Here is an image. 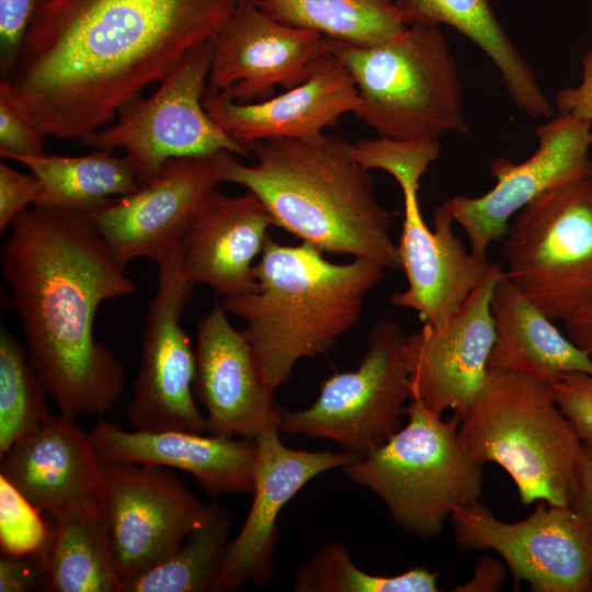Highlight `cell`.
Listing matches in <instances>:
<instances>
[{"mask_svg":"<svg viewBox=\"0 0 592 592\" xmlns=\"http://www.w3.org/2000/svg\"><path fill=\"white\" fill-rule=\"evenodd\" d=\"M237 0H46L1 76L45 136L82 139L213 39Z\"/></svg>","mask_w":592,"mask_h":592,"instance_id":"6da1fadb","label":"cell"},{"mask_svg":"<svg viewBox=\"0 0 592 592\" xmlns=\"http://www.w3.org/2000/svg\"><path fill=\"white\" fill-rule=\"evenodd\" d=\"M1 275L26 349L59 413L102 415L125 386L119 358L94 337L98 309L133 295L125 272L87 210L32 205L5 234Z\"/></svg>","mask_w":592,"mask_h":592,"instance_id":"7a4b0ae2","label":"cell"},{"mask_svg":"<svg viewBox=\"0 0 592 592\" xmlns=\"http://www.w3.org/2000/svg\"><path fill=\"white\" fill-rule=\"evenodd\" d=\"M351 143L332 134L319 143L275 138L252 144L254 163L228 151L224 182L244 186L282 228L323 252L351 254L401 270L390 238L394 213L374 191V177L351 155Z\"/></svg>","mask_w":592,"mask_h":592,"instance_id":"3957f363","label":"cell"},{"mask_svg":"<svg viewBox=\"0 0 592 592\" xmlns=\"http://www.w3.org/2000/svg\"><path fill=\"white\" fill-rule=\"evenodd\" d=\"M385 270L363 258L332 263L308 242L288 246L269 237L253 265L257 291L220 303L244 322L260 376L275 391L299 360L328 352L357 323Z\"/></svg>","mask_w":592,"mask_h":592,"instance_id":"277c9868","label":"cell"},{"mask_svg":"<svg viewBox=\"0 0 592 592\" xmlns=\"http://www.w3.org/2000/svg\"><path fill=\"white\" fill-rule=\"evenodd\" d=\"M458 434L479 465L496 463L513 479L522 505L544 500L568 506L576 490L582 442L548 384L489 369L462 417Z\"/></svg>","mask_w":592,"mask_h":592,"instance_id":"5b68a950","label":"cell"},{"mask_svg":"<svg viewBox=\"0 0 592 592\" xmlns=\"http://www.w3.org/2000/svg\"><path fill=\"white\" fill-rule=\"evenodd\" d=\"M328 42L356 86L353 114L378 137L440 143L468 133L457 62L437 26L412 24L378 45Z\"/></svg>","mask_w":592,"mask_h":592,"instance_id":"8992f818","label":"cell"},{"mask_svg":"<svg viewBox=\"0 0 592 592\" xmlns=\"http://www.w3.org/2000/svg\"><path fill=\"white\" fill-rule=\"evenodd\" d=\"M460 418L443 420L419 400L407 407V422L389 440L343 467L346 477L378 496L406 532L429 539L451 515L480 501L482 465L464 449Z\"/></svg>","mask_w":592,"mask_h":592,"instance_id":"52a82bcc","label":"cell"},{"mask_svg":"<svg viewBox=\"0 0 592 592\" xmlns=\"http://www.w3.org/2000/svg\"><path fill=\"white\" fill-rule=\"evenodd\" d=\"M363 167L380 169L399 184L403 196V223L398 246L408 286L392 294L395 306L415 310L423 323L440 327L482 282L492 263L468 252L454 232V221L443 205L433 213L431 230L421 214L420 180L441 152L440 143L363 138L350 146Z\"/></svg>","mask_w":592,"mask_h":592,"instance_id":"ba28073f","label":"cell"},{"mask_svg":"<svg viewBox=\"0 0 592 592\" xmlns=\"http://www.w3.org/2000/svg\"><path fill=\"white\" fill-rule=\"evenodd\" d=\"M506 276L546 316L567 320L592 298V177L549 190L504 236Z\"/></svg>","mask_w":592,"mask_h":592,"instance_id":"9c48e42d","label":"cell"},{"mask_svg":"<svg viewBox=\"0 0 592 592\" xmlns=\"http://www.w3.org/2000/svg\"><path fill=\"white\" fill-rule=\"evenodd\" d=\"M213 49V39L193 48L151 95L139 94L123 104L114 123L81 143L93 149L124 150L141 185L173 158L220 150L248 156V149L223 132L203 107Z\"/></svg>","mask_w":592,"mask_h":592,"instance_id":"30bf717a","label":"cell"},{"mask_svg":"<svg viewBox=\"0 0 592 592\" xmlns=\"http://www.w3.org/2000/svg\"><path fill=\"white\" fill-rule=\"evenodd\" d=\"M405 339L396 321L374 323L358 367L327 378L309 408L281 409L280 431L332 440L358 457L384 445L403 426L411 399L401 351Z\"/></svg>","mask_w":592,"mask_h":592,"instance_id":"8fae6325","label":"cell"},{"mask_svg":"<svg viewBox=\"0 0 592 592\" xmlns=\"http://www.w3.org/2000/svg\"><path fill=\"white\" fill-rule=\"evenodd\" d=\"M98 503L121 588L173 555L217 506L166 467L133 463H101Z\"/></svg>","mask_w":592,"mask_h":592,"instance_id":"7c38bea8","label":"cell"},{"mask_svg":"<svg viewBox=\"0 0 592 592\" xmlns=\"http://www.w3.org/2000/svg\"><path fill=\"white\" fill-rule=\"evenodd\" d=\"M157 287L145 319L140 364L126 410L134 431H207L193 394L195 351L182 326L194 284L181 272L179 243L158 263Z\"/></svg>","mask_w":592,"mask_h":592,"instance_id":"4fadbf2b","label":"cell"},{"mask_svg":"<svg viewBox=\"0 0 592 592\" xmlns=\"http://www.w3.org/2000/svg\"><path fill=\"white\" fill-rule=\"evenodd\" d=\"M519 522H504L480 501L455 511L449 522L465 550L491 549L508 566L514 587L535 592H589L592 543L581 519L569 508L535 502Z\"/></svg>","mask_w":592,"mask_h":592,"instance_id":"5bb4252c","label":"cell"},{"mask_svg":"<svg viewBox=\"0 0 592 592\" xmlns=\"http://www.w3.org/2000/svg\"><path fill=\"white\" fill-rule=\"evenodd\" d=\"M536 151L525 161L498 157L489 163L496 185L487 193L457 195L442 204L466 232L470 251L486 257L492 241L504 238L509 220L540 194L592 177L589 151L592 122L559 114L535 129Z\"/></svg>","mask_w":592,"mask_h":592,"instance_id":"9a60e30c","label":"cell"},{"mask_svg":"<svg viewBox=\"0 0 592 592\" xmlns=\"http://www.w3.org/2000/svg\"><path fill=\"white\" fill-rule=\"evenodd\" d=\"M227 152L170 159L136 192L87 210L121 264L137 258L158 263L181 241L205 201L224 182Z\"/></svg>","mask_w":592,"mask_h":592,"instance_id":"2e32d148","label":"cell"},{"mask_svg":"<svg viewBox=\"0 0 592 592\" xmlns=\"http://www.w3.org/2000/svg\"><path fill=\"white\" fill-rule=\"evenodd\" d=\"M504 273L492 263L482 282L444 325L423 323L405 339L401 351L411 399L439 415L453 409L462 419L485 384L496 340L490 300Z\"/></svg>","mask_w":592,"mask_h":592,"instance_id":"e0dca14e","label":"cell"},{"mask_svg":"<svg viewBox=\"0 0 592 592\" xmlns=\"http://www.w3.org/2000/svg\"><path fill=\"white\" fill-rule=\"evenodd\" d=\"M213 47L206 93L227 92L238 103L263 101L276 86L287 90L304 82L330 54L326 36L282 24L253 0H237Z\"/></svg>","mask_w":592,"mask_h":592,"instance_id":"ac0fdd59","label":"cell"},{"mask_svg":"<svg viewBox=\"0 0 592 592\" xmlns=\"http://www.w3.org/2000/svg\"><path fill=\"white\" fill-rule=\"evenodd\" d=\"M278 432V424L274 423L255 436L252 504L241 530L228 545L212 592L239 591L248 581L265 587L274 569L277 516L283 506L312 478L360 458L345 451L292 449L281 442Z\"/></svg>","mask_w":592,"mask_h":592,"instance_id":"d6986e66","label":"cell"},{"mask_svg":"<svg viewBox=\"0 0 592 592\" xmlns=\"http://www.w3.org/2000/svg\"><path fill=\"white\" fill-rule=\"evenodd\" d=\"M193 394L207 411L210 435L255 439L280 423L274 391L264 385L243 330L230 323L219 301L196 323Z\"/></svg>","mask_w":592,"mask_h":592,"instance_id":"ffe728a7","label":"cell"},{"mask_svg":"<svg viewBox=\"0 0 592 592\" xmlns=\"http://www.w3.org/2000/svg\"><path fill=\"white\" fill-rule=\"evenodd\" d=\"M209 118L248 149L258 141L291 138L319 143L345 113H354L358 92L353 78L330 53L304 82L263 101L238 103L227 92L205 93Z\"/></svg>","mask_w":592,"mask_h":592,"instance_id":"44dd1931","label":"cell"},{"mask_svg":"<svg viewBox=\"0 0 592 592\" xmlns=\"http://www.w3.org/2000/svg\"><path fill=\"white\" fill-rule=\"evenodd\" d=\"M273 226L254 193L227 196L214 191L179 242L182 275L194 285H208L223 298L255 292L252 263Z\"/></svg>","mask_w":592,"mask_h":592,"instance_id":"7402d4cb","label":"cell"},{"mask_svg":"<svg viewBox=\"0 0 592 592\" xmlns=\"http://www.w3.org/2000/svg\"><path fill=\"white\" fill-rule=\"evenodd\" d=\"M89 436L100 463H133L181 469L210 497L252 493L255 439L186 431L141 432L100 421Z\"/></svg>","mask_w":592,"mask_h":592,"instance_id":"603a6c76","label":"cell"},{"mask_svg":"<svg viewBox=\"0 0 592 592\" xmlns=\"http://www.w3.org/2000/svg\"><path fill=\"white\" fill-rule=\"evenodd\" d=\"M0 476L41 512L98 500L101 463L77 419L52 415L1 455Z\"/></svg>","mask_w":592,"mask_h":592,"instance_id":"cb8c5ba5","label":"cell"},{"mask_svg":"<svg viewBox=\"0 0 592 592\" xmlns=\"http://www.w3.org/2000/svg\"><path fill=\"white\" fill-rule=\"evenodd\" d=\"M490 307L496 340L489 369L519 373L548 385L562 374L592 375V361L506 276L496 283Z\"/></svg>","mask_w":592,"mask_h":592,"instance_id":"d4e9b609","label":"cell"},{"mask_svg":"<svg viewBox=\"0 0 592 592\" xmlns=\"http://www.w3.org/2000/svg\"><path fill=\"white\" fill-rule=\"evenodd\" d=\"M408 25L451 27L474 42L499 70L515 106L533 118L554 109L530 65L497 19L490 0H395Z\"/></svg>","mask_w":592,"mask_h":592,"instance_id":"484cf974","label":"cell"},{"mask_svg":"<svg viewBox=\"0 0 592 592\" xmlns=\"http://www.w3.org/2000/svg\"><path fill=\"white\" fill-rule=\"evenodd\" d=\"M45 559V591L119 592L105 522L98 500L69 504L55 515Z\"/></svg>","mask_w":592,"mask_h":592,"instance_id":"4316f807","label":"cell"},{"mask_svg":"<svg viewBox=\"0 0 592 592\" xmlns=\"http://www.w3.org/2000/svg\"><path fill=\"white\" fill-rule=\"evenodd\" d=\"M12 160L24 164L41 184L34 205H60L92 210L113 197L139 190L129 159L95 149L84 156H18Z\"/></svg>","mask_w":592,"mask_h":592,"instance_id":"83f0119b","label":"cell"},{"mask_svg":"<svg viewBox=\"0 0 592 592\" xmlns=\"http://www.w3.org/2000/svg\"><path fill=\"white\" fill-rule=\"evenodd\" d=\"M273 20L330 39L378 45L409 25L395 0H253Z\"/></svg>","mask_w":592,"mask_h":592,"instance_id":"f1b7e54d","label":"cell"},{"mask_svg":"<svg viewBox=\"0 0 592 592\" xmlns=\"http://www.w3.org/2000/svg\"><path fill=\"white\" fill-rule=\"evenodd\" d=\"M232 514L218 503L163 562L122 585L119 592H212L229 542Z\"/></svg>","mask_w":592,"mask_h":592,"instance_id":"f546056e","label":"cell"},{"mask_svg":"<svg viewBox=\"0 0 592 592\" xmlns=\"http://www.w3.org/2000/svg\"><path fill=\"white\" fill-rule=\"evenodd\" d=\"M45 394L26 345L1 323L0 455L52 417Z\"/></svg>","mask_w":592,"mask_h":592,"instance_id":"4dcf8cb0","label":"cell"},{"mask_svg":"<svg viewBox=\"0 0 592 592\" xmlns=\"http://www.w3.org/2000/svg\"><path fill=\"white\" fill-rule=\"evenodd\" d=\"M439 572L417 567L397 576L367 573L357 568L342 543L323 545L295 573L296 592H436Z\"/></svg>","mask_w":592,"mask_h":592,"instance_id":"1f68e13d","label":"cell"},{"mask_svg":"<svg viewBox=\"0 0 592 592\" xmlns=\"http://www.w3.org/2000/svg\"><path fill=\"white\" fill-rule=\"evenodd\" d=\"M32 505L0 476V547L10 556L47 555L53 534Z\"/></svg>","mask_w":592,"mask_h":592,"instance_id":"d6a6232c","label":"cell"},{"mask_svg":"<svg viewBox=\"0 0 592 592\" xmlns=\"http://www.w3.org/2000/svg\"><path fill=\"white\" fill-rule=\"evenodd\" d=\"M15 105L9 86L0 82V156L12 160L18 156L44 152V138Z\"/></svg>","mask_w":592,"mask_h":592,"instance_id":"836d02e7","label":"cell"},{"mask_svg":"<svg viewBox=\"0 0 592 592\" xmlns=\"http://www.w3.org/2000/svg\"><path fill=\"white\" fill-rule=\"evenodd\" d=\"M549 387L557 406L571 422L581 442L592 443V375L566 373Z\"/></svg>","mask_w":592,"mask_h":592,"instance_id":"e575fe53","label":"cell"},{"mask_svg":"<svg viewBox=\"0 0 592 592\" xmlns=\"http://www.w3.org/2000/svg\"><path fill=\"white\" fill-rule=\"evenodd\" d=\"M46 0H0L1 76L11 68L25 33Z\"/></svg>","mask_w":592,"mask_h":592,"instance_id":"d590c367","label":"cell"},{"mask_svg":"<svg viewBox=\"0 0 592 592\" xmlns=\"http://www.w3.org/2000/svg\"><path fill=\"white\" fill-rule=\"evenodd\" d=\"M41 192L37 178L24 174L0 163V234L3 235L14 219L30 205H34Z\"/></svg>","mask_w":592,"mask_h":592,"instance_id":"8d00e7d4","label":"cell"},{"mask_svg":"<svg viewBox=\"0 0 592 592\" xmlns=\"http://www.w3.org/2000/svg\"><path fill=\"white\" fill-rule=\"evenodd\" d=\"M47 555L10 556L0 558V592L45 590Z\"/></svg>","mask_w":592,"mask_h":592,"instance_id":"74e56055","label":"cell"},{"mask_svg":"<svg viewBox=\"0 0 592 592\" xmlns=\"http://www.w3.org/2000/svg\"><path fill=\"white\" fill-rule=\"evenodd\" d=\"M582 70L581 82L561 89L555 103L559 114L592 122V49L582 58Z\"/></svg>","mask_w":592,"mask_h":592,"instance_id":"f35d334b","label":"cell"},{"mask_svg":"<svg viewBox=\"0 0 592 592\" xmlns=\"http://www.w3.org/2000/svg\"><path fill=\"white\" fill-rule=\"evenodd\" d=\"M568 506L581 519L592 543V443L582 442L577 486Z\"/></svg>","mask_w":592,"mask_h":592,"instance_id":"ab89813d","label":"cell"},{"mask_svg":"<svg viewBox=\"0 0 592 592\" xmlns=\"http://www.w3.org/2000/svg\"><path fill=\"white\" fill-rule=\"evenodd\" d=\"M473 577L464 584L456 585V592H498L502 589L506 569L500 560L485 556L474 566Z\"/></svg>","mask_w":592,"mask_h":592,"instance_id":"60d3db41","label":"cell"},{"mask_svg":"<svg viewBox=\"0 0 592 592\" xmlns=\"http://www.w3.org/2000/svg\"><path fill=\"white\" fill-rule=\"evenodd\" d=\"M563 322L568 338L592 361V298Z\"/></svg>","mask_w":592,"mask_h":592,"instance_id":"b9f144b4","label":"cell"},{"mask_svg":"<svg viewBox=\"0 0 592 592\" xmlns=\"http://www.w3.org/2000/svg\"><path fill=\"white\" fill-rule=\"evenodd\" d=\"M589 592H592V579H591V584H590Z\"/></svg>","mask_w":592,"mask_h":592,"instance_id":"7bdbcfd3","label":"cell"}]
</instances>
